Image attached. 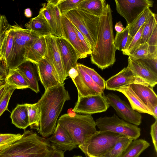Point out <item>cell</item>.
<instances>
[{
    "label": "cell",
    "mask_w": 157,
    "mask_h": 157,
    "mask_svg": "<svg viewBox=\"0 0 157 157\" xmlns=\"http://www.w3.org/2000/svg\"><path fill=\"white\" fill-rule=\"evenodd\" d=\"M65 84H59L45 90L36 103L40 114L38 133L42 137L48 138L53 134L64 103L70 99Z\"/></svg>",
    "instance_id": "obj_1"
},
{
    "label": "cell",
    "mask_w": 157,
    "mask_h": 157,
    "mask_svg": "<svg viewBox=\"0 0 157 157\" xmlns=\"http://www.w3.org/2000/svg\"><path fill=\"white\" fill-rule=\"evenodd\" d=\"M112 11L106 4L99 18L97 39L90 55L91 61L101 70L113 65L116 61Z\"/></svg>",
    "instance_id": "obj_2"
},
{
    "label": "cell",
    "mask_w": 157,
    "mask_h": 157,
    "mask_svg": "<svg viewBox=\"0 0 157 157\" xmlns=\"http://www.w3.org/2000/svg\"><path fill=\"white\" fill-rule=\"evenodd\" d=\"M52 145L32 130H24L21 137L0 151V157H51Z\"/></svg>",
    "instance_id": "obj_3"
},
{
    "label": "cell",
    "mask_w": 157,
    "mask_h": 157,
    "mask_svg": "<svg viewBox=\"0 0 157 157\" xmlns=\"http://www.w3.org/2000/svg\"><path fill=\"white\" fill-rule=\"evenodd\" d=\"M57 122L67 132L81 150L98 131L91 115L65 114L60 116Z\"/></svg>",
    "instance_id": "obj_4"
},
{
    "label": "cell",
    "mask_w": 157,
    "mask_h": 157,
    "mask_svg": "<svg viewBox=\"0 0 157 157\" xmlns=\"http://www.w3.org/2000/svg\"><path fill=\"white\" fill-rule=\"evenodd\" d=\"M84 36L92 52L96 44L100 17L74 9L65 15Z\"/></svg>",
    "instance_id": "obj_5"
},
{
    "label": "cell",
    "mask_w": 157,
    "mask_h": 157,
    "mask_svg": "<svg viewBox=\"0 0 157 157\" xmlns=\"http://www.w3.org/2000/svg\"><path fill=\"white\" fill-rule=\"evenodd\" d=\"M121 136L109 131H97L81 151L86 157H102L111 149Z\"/></svg>",
    "instance_id": "obj_6"
},
{
    "label": "cell",
    "mask_w": 157,
    "mask_h": 157,
    "mask_svg": "<svg viewBox=\"0 0 157 157\" xmlns=\"http://www.w3.org/2000/svg\"><path fill=\"white\" fill-rule=\"evenodd\" d=\"M99 131H109L124 136L133 140L137 139L140 135V128L137 126L120 119L115 114L111 117H100L95 121Z\"/></svg>",
    "instance_id": "obj_7"
},
{
    "label": "cell",
    "mask_w": 157,
    "mask_h": 157,
    "mask_svg": "<svg viewBox=\"0 0 157 157\" xmlns=\"http://www.w3.org/2000/svg\"><path fill=\"white\" fill-rule=\"evenodd\" d=\"M117 13L131 24L146 9L152 7L153 1L150 0H115Z\"/></svg>",
    "instance_id": "obj_8"
},
{
    "label": "cell",
    "mask_w": 157,
    "mask_h": 157,
    "mask_svg": "<svg viewBox=\"0 0 157 157\" xmlns=\"http://www.w3.org/2000/svg\"><path fill=\"white\" fill-rule=\"evenodd\" d=\"M109 106L103 93L97 95L78 97L73 111L75 113L91 115L105 112Z\"/></svg>",
    "instance_id": "obj_9"
},
{
    "label": "cell",
    "mask_w": 157,
    "mask_h": 157,
    "mask_svg": "<svg viewBox=\"0 0 157 157\" xmlns=\"http://www.w3.org/2000/svg\"><path fill=\"white\" fill-rule=\"evenodd\" d=\"M110 106L113 107L122 119L136 126L141 122L142 116L134 110L128 103L117 95L110 93L105 96Z\"/></svg>",
    "instance_id": "obj_10"
},
{
    "label": "cell",
    "mask_w": 157,
    "mask_h": 157,
    "mask_svg": "<svg viewBox=\"0 0 157 157\" xmlns=\"http://www.w3.org/2000/svg\"><path fill=\"white\" fill-rule=\"evenodd\" d=\"M75 67L77 70L78 74L72 80L77 90L78 97L97 95L104 93V90L92 80L82 68L80 63H78Z\"/></svg>",
    "instance_id": "obj_11"
},
{
    "label": "cell",
    "mask_w": 157,
    "mask_h": 157,
    "mask_svg": "<svg viewBox=\"0 0 157 157\" xmlns=\"http://www.w3.org/2000/svg\"><path fill=\"white\" fill-rule=\"evenodd\" d=\"M56 36L51 34L45 36L47 49L45 57L54 67L58 75L59 82L63 83L66 79L65 71L57 45Z\"/></svg>",
    "instance_id": "obj_12"
},
{
    "label": "cell",
    "mask_w": 157,
    "mask_h": 157,
    "mask_svg": "<svg viewBox=\"0 0 157 157\" xmlns=\"http://www.w3.org/2000/svg\"><path fill=\"white\" fill-rule=\"evenodd\" d=\"M105 82V88L111 90H115L118 88L133 83L149 85L145 81L135 74L128 66Z\"/></svg>",
    "instance_id": "obj_13"
},
{
    "label": "cell",
    "mask_w": 157,
    "mask_h": 157,
    "mask_svg": "<svg viewBox=\"0 0 157 157\" xmlns=\"http://www.w3.org/2000/svg\"><path fill=\"white\" fill-rule=\"evenodd\" d=\"M43 4L39 12L45 17L53 31V35L58 37L62 36L61 16L57 6L58 0L47 1Z\"/></svg>",
    "instance_id": "obj_14"
},
{
    "label": "cell",
    "mask_w": 157,
    "mask_h": 157,
    "mask_svg": "<svg viewBox=\"0 0 157 157\" xmlns=\"http://www.w3.org/2000/svg\"><path fill=\"white\" fill-rule=\"evenodd\" d=\"M36 65L38 78L45 90L60 84L56 71L47 58L42 59Z\"/></svg>",
    "instance_id": "obj_15"
},
{
    "label": "cell",
    "mask_w": 157,
    "mask_h": 157,
    "mask_svg": "<svg viewBox=\"0 0 157 157\" xmlns=\"http://www.w3.org/2000/svg\"><path fill=\"white\" fill-rule=\"evenodd\" d=\"M56 38L67 77L69 71L76 66L79 56L74 48L65 38L62 36H56Z\"/></svg>",
    "instance_id": "obj_16"
},
{
    "label": "cell",
    "mask_w": 157,
    "mask_h": 157,
    "mask_svg": "<svg viewBox=\"0 0 157 157\" xmlns=\"http://www.w3.org/2000/svg\"><path fill=\"white\" fill-rule=\"evenodd\" d=\"M62 37L66 40L76 51L79 59L87 57L71 22L64 15L61 16Z\"/></svg>",
    "instance_id": "obj_17"
},
{
    "label": "cell",
    "mask_w": 157,
    "mask_h": 157,
    "mask_svg": "<svg viewBox=\"0 0 157 157\" xmlns=\"http://www.w3.org/2000/svg\"><path fill=\"white\" fill-rule=\"evenodd\" d=\"M52 135L47 139L59 150L71 151L78 146L67 132L58 124Z\"/></svg>",
    "instance_id": "obj_18"
},
{
    "label": "cell",
    "mask_w": 157,
    "mask_h": 157,
    "mask_svg": "<svg viewBox=\"0 0 157 157\" xmlns=\"http://www.w3.org/2000/svg\"><path fill=\"white\" fill-rule=\"evenodd\" d=\"M128 66L137 76L145 81L152 87L157 84V74L154 72L142 59L128 58Z\"/></svg>",
    "instance_id": "obj_19"
},
{
    "label": "cell",
    "mask_w": 157,
    "mask_h": 157,
    "mask_svg": "<svg viewBox=\"0 0 157 157\" xmlns=\"http://www.w3.org/2000/svg\"><path fill=\"white\" fill-rule=\"evenodd\" d=\"M47 49L45 36H40L25 47V58L35 64L45 57Z\"/></svg>",
    "instance_id": "obj_20"
},
{
    "label": "cell",
    "mask_w": 157,
    "mask_h": 157,
    "mask_svg": "<svg viewBox=\"0 0 157 157\" xmlns=\"http://www.w3.org/2000/svg\"><path fill=\"white\" fill-rule=\"evenodd\" d=\"M9 24L5 30L0 46V65L8 71V66L14 44L15 32Z\"/></svg>",
    "instance_id": "obj_21"
},
{
    "label": "cell",
    "mask_w": 157,
    "mask_h": 157,
    "mask_svg": "<svg viewBox=\"0 0 157 157\" xmlns=\"http://www.w3.org/2000/svg\"><path fill=\"white\" fill-rule=\"evenodd\" d=\"M129 86L143 104L152 113L153 108L157 106V96L152 87L149 85L136 83Z\"/></svg>",
    "instance_id": "obj_22"
},
{
    "label": "cell",
    "mask_w": 157,
    "mask_h": 157,
    "mask_svg": "<svg viewBox=\"0 0 157 157\" xmlns=\"http://www.w3.org/2000/svg\"><path fill=\"white\" fill-rule=\"evenodd\" d=\"M17 68L29 85V88L36 93H38L40 90L36 65L29 61H26Z\"/></svg>",
    "instance_id": "obj_23"
},
{
    "label": "cell",
    "mask_w": 157,
    "mask_h": 157,
    "mask_svg": "<svg viewBox=\"0 0 157 157\" xmlns=\"http://www.w3.org/2000/svg\"><path fill=\"white\" fill-rule=\"evenodd\" d=\"M29 44L20 40L15 33L14 45L8 66V71L17 68L26 61L25 58V47Z\"/></svg>",
    "instance_id": "obj_24"
},
{
    "label": "cell",
    "mask_w": 157,
    "mask_h": 157,
    "mask_svg": "<svg viewBox=\"0 0 157 157\" xmlns=\"http://www.w3.org/2000/svg\"><path fill=\"white\" fill-rule=\"evenodd\" d=\"M26 29L35 32L40 36L53 35V31L46 19L40 12L36 17L31 18L26 23Z\"/></svg>",
    "instance_id": "obj_25"
},
{
    "label": "cell",
    "mask_w": 157,
    "mask_h": 157,
    "mask_svg": "<svg viewBox=\"0 0 157 157\" xmlns=\"http://www.w3.org/2000/svg\"><path fill=\"white\" fill-rule=\"evenodd\" d=\"M115 91H118L125 95L134 110L139 113H147L153 116L152 113L143 104L129 85L121 87Z\"/></svg>",
    "instance_id": "obj_26"
},
{
    "label": "cell",
    "mask_w": 157,
    "mask_h": 157,
    "mask_svg": "<svg viewBox=\"0 0 157 157\" xmlns=\"http://www.w3.org/2000/svg\"><path fill=\"white\" fill-rule=\"evenodd\" d=\"M12 123L18 128L25 130L29 126L27 109L25 104H18L10 116Z\"/></svg>",
    "instance_id": "obj_27"
},
{
    "label": "cell",
    "mask_w": 157,
    "mask_h": 157,
    "mask_svg": "<svg viewBox=\"0 0 157 157\" xmlns=\"http://www.w3.org/2000/svg\"><path fill=\"white\" fill-rule=\"evenodd\" d=\"M104 0H82L78 4L77 9L86 13L100 17L106 6Z\"/></svg>",
    "instance_id": "obj_28"
},
{
    "label": "cell",
    "mask_w": 157,
    "mask_h": 157,
    "mask_svg": "<svg viewBox=\"0 0 157 157\" xmlns=\"http://www.w3.org/2000/svg\"><path fill=\"white\" fill-rule=\"evenodd\" d=\"M6 83L15 89H24L29 85L17 68L9 70L5 79Z\"/></svg>",
    "instance_id": "obj_29"
},
{
    "label": "cell",
    "mask_w": 157,
    "mask_h": 157,
    "mask_svg": "<svg viewBox=\"0 0 157 157\" xmlns=\"http://www.w3.org/2000/svg\"><path fill=\"white\" fill-rule=\"evenodd\" d=\"M149 146L150 144L144 139L132 140L121 157H139L140 154Z\"/></svg>",
    "instance_id": "obj_30"
},
{
    "label": "cell",
    "mask_w": 157,
    "mask_h": 157,
    "mask_svg": "<svg viewBox=\"0 0 157 157\" xmlns=\"http://www.w3.org/2000/svg\"><path fill=\"white\" fill-rule=\"evenodd\" d=\"M132 140L128 137L121 135L111 149L102 157H121Z\"/></svg>",
    "instance_id": "obj_31"
},
{
    "label": "cell",
    "mask_w": 157,
    "mask_h": 157,
    "mask_svg": "<svg viewBox=\"0 0 157 157\" xmlns=\"http://www.w3.org/2000/svg\"><path fill=\"white\" fill-rule=\"evenodd\" d=\"M153 13L149 8L146 9L133 21L128 25L129 27L128 36L131 37L134 36Z\"/></svg>",
    "instance_id": "obj_32"
},
{
    "label": "cell",
    "mask_w": 157,
    "mask_h": 157,
    "mask_svg": "<svg viewBox=\"0 0 157 157\" xmlns=\"http://www.w3.org/2000/svg\"><path fill=\"white\" fill-rule=\"evenodd\" d=\"M25 104L27 109L29 126L31 129H36L38 133L40 114L36 103L33 104L25 103Z\"/></svg>",
    "instance_id": "obj_33"
},
{
    "label": "cell",
    "mask_w": 157,
    "mask_h": 157,
    "mask_svg": "<svg viewBox=\"0 0 157 157\" xmlns=\"http://www.w3.org/2000/svg\"><path fill=\"white\" fill-rule=\"evenodd\" d=\"M18 38L28 44H30L40 36L30 30L24 29L17 24L11 25Z\"/></svg>",
    "instance_id": "obj_34"
},
{
    "label": "cell",
    "mask_w": 157,
    "mask_h": 157,
    "mask_svg": "<svg viewBox=\"0 0 157 157\" xmlns=\"http://www.w3.org/2000/svg\"><path fill=\"white\" fill-rule=\"evenodd\" d=\"M157 25V15L154 13L145 23L141 37L136 45L147 43L149 37Z\"/></svg>",
    "instance_id": "obj_35"
},
{
    "label": "cell",
    "mask_w": 157,
    "mask_h": 157,
    "mask_svg": "<svg viewBox=\"0 0 157 157\" xmlns=\"http://www.w3.org/2000/svg\"><path fill=\"white\" fill-rule=\"evenodd\" d=\"M147 43L135 45L129 52L128 57L132 59H143L150 58Z\"/></svg>",
    "instance_id": "obj_36"
},
{
    "label": "cell",
    "mask_w": 157,
    "mask_h": 157,
    "mask_svg": "<svg viewBox=\"0 0 157 157\" xmlns=\"http://www.w3.org/2000/svg\"><path fill=\"white\" fill-rule=\"evenodd\" d=\"M82 0H58L57 6L61 16H65L69 11L77 9L78 4Z\"/></svg>",
    "instance_id": "obj_37"
},
{
    "label": "cell",
    "mask_w": 157,
    "mask_h": 157,
    "mask_svg": "<svg viewBox=\"0 0 157 157\" xmlns=\"http://www.w3.org/2000/svg\"><path fill=\"white\" fill-rule=\"evenodd\" d=\"M129 33V27L127 25L121 32L117 33L114 38V43L116 50L121 51L124 50L127 41Z\"/></svg>",
    "instance_id": "obj_38"
},
{
    "label": "cell",
    "mask_w": 157,
    "mask_h": 157,
    "mask_svg": "<svg viewBox=\"0 0 157 157\" xmlns=\"http://www.w3.org/2000/svg\"><path fill=\"white\" fill-rule=\"evenodd\" d=\"M145 23L143 25L134 36L131 37L128 35L126 44L122 51L124 55L128 56L129 52L138 43L141 37Z\"/></svg>",
    "instance_id": "obj_39"
},
{
    "label": "cell",
    "mask_w": 157,
    "mask_h": 157,
    "mask_svg": "<svg viewBox=\"0 0 157 157\" xmlns=\"http://www.w3.org/2000/svg\"><path fill=\"white\" fill-rule=\"evenodd\" d=\"M22 135L18 133L2 134L0 133V151L8 147L13 143L20 139Z\"/></svg>",
    "instance_id": "obj_40"
},
{
    "label": "cell",
    "mask_w": 157,
    "mask_h": 157,
    "mask_svg": "<svg viewBox=\"0 0 157 157\" xmlns=\"http://www.w3.org/2000/svg\"><path fill=\"white\" fill-rule=\"evenodd\" d=\"M82 69L89 75L92 80L101 89L105 88V82L103 79L94 69L80 63Z\"/></svg>",
    "instance_id": "obj_41"
},
{
    "label": "cell",
    "mask_w": 157,
    "mask_h": 157,
    "mask_svg": "<svg viewBox=\"0 0 157 157\" xmlns=\"http://www.w3.org/2000/svg\"><path fill=\"white\" fill-rule=\"evenodd\" d=\"M147 43L150 58L157 57V25L154 29Z\"/></svg>",
    "instance_id": "obj_42"
},
{
    "label": "cell",
    "mask_w": 157,
    "mask_h": 157,
    "mask_svg": "<svg viewBox=\"0 0 157 157\" xmlns=\"http://www.w3.org/2000/svg\"><path fill=\"white\" fill-rule=\"evenodd\" d=\"M15 89L9 86L8 89L0 99V116L6 110L8 109V105L11 97Z\"/></svg>",
    "instance_id": "obj_43"
},
{
    "label": "cell",
    "mask_w": 157,
    "mask_h": 157,
    "mask_svg": "<svg viewBox=\"0 0 157 157\" xmlns=\"http://www.w3.org/2000/svg\"><path fill=\"white\" fill-rule=\"evenodd\" d=\"M150 134L155 152H157V120L151 126Z\"/></svg>",
    "instance_id": "obj_44"
},
{
    "label": "cell",
    "mask_w": 157,
    "mask_h": 157,
    "mask_svg": "<svg viewBox=\"0 0 157 157\" xmlns=\"http://www.w3.org/2000/svg\"><path fill=\"white\" fill-rule=\"evenodd\" d=\"M9 24L5 16L4 15H0V46L4 32Z\"/></svg>",
    "instance_id": "obj_45"
},
{
    "label": "cell",
    "mask_w": 157,
    "mask_h": 157,
    "mask_svg": "<svg viewBox=\"0 0 157 157\" xmlns=\"http://www.w3.org/2000/svg\"><path fill=\"white\" fill-rule=\"evenodd\" d=\"M154 72L157 74V57L142 59Z\"/></svg>",
    "instance_id": "obj_46"
},
{
    "label": "cell",
    "mask_w": 157,
    "mask_h": 157,
    "mask_svg": "<svg viewBox=\"0 0 157 157\" xmlns=\"http://www.w3.org/2000/svg\"><path fill=\"white\" fill-rule=\"evenodd\" d=\"M52 151L51 157H64L65 151L57 149L55 146L52 145Z\"/></svg>",
    "instance_id": "obj_47"
},
{
    "label": "cell",
    "mask_w": 157,
    "mask_h": 157,
    "mask_svg": "<svg viewBox=\"0 0 157 157\" xmlns=\"http://www.w3.org/2000/svg\"><path fill=\"white\" fill-rule=\"evenodd\" d=\"M9 86L6 84L5 79L0 81V99L3 96Z\"/></svg>",
    "instance_id": "obj_48"
},
{
    "label": "cell",
    "mask_w": 157,
    "mask_h": 157,
    "mask_svg": "<svg viewBox=\"0 0 157 157\" xmlns=\"http://www.w3.org/2000/svg\"><path fill=\"white\" fill-rule=\"evenodd\" d=\"M78 74V72L75 67L72 68L69 71L68 76H69L72 79L75 78L77 76Z\"/></svg>",
    "instance_id": "obj_49"
},
{
    "label": "cell",
    "mask_w": 157,
    "mask_h": 157,
    "mask_svg": "<svg viewBox=\"0 0 157 157\" xmlns=\"http://www.w3.org/2000/svg\"><path fill=\"white\" fill-rule=\"evenodd\" d=\"M114 27L117 33H118L121 32L125 29L121 21L117 22L115 25Z\"/></svg>",
    "instance_id": "obj_50"
},
{
    "label": "cell",
    "mask_w": 157,
    "mask_h": 157,
    "mask_svg": "<svg viewBox=\"0 0 157 157\" xmlns=\"http://www.w3.org/2000/svg\"><path fill=\"white\" fill-rule=\"evenodd\" d=\"M24 14L25 16L27 17H30L32 16V12L29 8H27L25 9Z\"/></svg>",
    "instance_id": "obj_51"
},
{
    "label": "cell",
    "mask_w": 157,
    "mask_h": 157,
    "mask_svg": "<svg viewBox=\"0 0 157 157\" xmlns=\"http://www.w3.org/2000/svg\"><path fill=\"white\" fill-rule=\"evenodd\" d=\"M73 157H83L80 155H74Z\"/></svg>",
    "instance_id": "obj_52"
}]
</instances>
